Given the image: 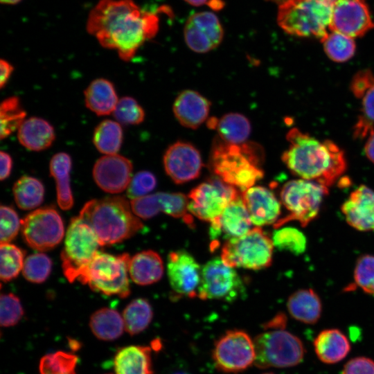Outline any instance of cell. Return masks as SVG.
Returning a JSON list of instances; mask_svg holds the SVG:
<instances>
[{
  "mask_svg": "<svg viewBox=\"0 0 374 374\" xmlns=\"http://www.w3.org/2000/svg\"><path fill=\"white\" fill-rule=\"evenodd\" d=\"M87 32L104 48L117 51L130 61L144 42L159 30V18L143 12L133 0H100L89 12Z\"/></svg>",
  "mask_w": 374,
  "mask_h": 374,
  "instance_id": "obj_1",
  "label": "cell"
},
{
  "mask_svg": "<svg viewBox=\"0 0 374 374\" xmlns=\"http://www.w3.org/2000/svg\"><path fill=\"white\" fill-rule=\"evenodd\" d=\"M286 138L289 147L281 158L293 175L328 188L345 172V154L333 141H321L297 128L291 129Z\"/></svg>",
  "mask_w": 374,
  "mask_h": 374,
  "instance_id": "obj_2",
  "label": "cell"
},
{
  "mask_svg": "<svg viewBox=\"0 0 374 374\" xmlns=\"http://www.w3.org/2000/svg\"><path fill=\"white\" fill-rule=\"evenodd\" d=\"M79 217L93 229L100 246L121 242L143 228L123 196L91 199L83 206Z\"/></svg>",
  "mask_w": 374,
  "mask_h": 374,
  "instance_id": "obj_3",
  "label": "cell"
},
{
  "mask_svg": "<svg viewBox=\"0 0 374 374\" xmlns=\"http://www.w3.org/2000/svg\"><path fill=\"white\" fill-rule=\"evenodd\" d=\"M264 157L262 147L256 143L233 144L217 138L212 145L210 166L215 176L243 192L263 177L260 166Z\"/></svg>",
  "mask_w": 374,
  "mask_h": 374,
  "instance_id": "obj_4",
  "label": "cell"
},
{
  "mask_svg": "<svg viewBox=\"0 0 374 374\" xmlns=\"http://www.w3.org/2000/svg\"><path fill=\"white\" fill-rule=\"evenodd\" d=\"M335 0H287L278 6L277 22L287 34L314 37L327 35Z\"/></svg>",
  "mask_w": 374,
  "mask_h": 374,
  "instance_id": "obj_5",
  "label": "cell"
},
{
  "mask_svg": "<svg viewBox=\"0 0 374 374\" xmlns=\"http://www.w3.org/2000/svg\"><path fill=\"white\" fill-rule=\"evenodd\" d=\"M130 258L126 253L114 256L98 251L80 271L76 280L105 295L125 298L130 294L128 277Z\"/></svg>",
  "mask_w": 374,
  "mask_h": 374,
  "instance_id": "obj_6",
  "label": "cell"
},
{
  "mask_svg": "<svg viewBox=\"0 0 374 374\" xmlns=\"http://www.w3.org/2000/svg\"><path fill=\"white\" fill-rule=\"evenodd\" d=\"M328 188L303 179H292L284 184L280 202L289 214L279 219L274 227L278 229L290 221H297L305 227L318 216Z\"/></svg>",
  "mask_w": 374,
  "mask_h": 374,
  "instance_id": "obj_7",
  "label": "cell"
},
{
  "mask_svg": "<svg viewBox=\"0 0 374 374\" xmlns=\"http://www.w3.org/2000/svg\"><path fill=\"white\" fill-rule=\"evenodd\" d=\"M253 341L254 365L259 368L294 366L303 361L305 353L301 340L284 328L263 332Z\"/></svg>",
  "mask_w": 374,
  "mask_h": 374,
  "instance_id": "obj_8",
  "label": "cell"
},
{
  "mask_svg": "<svg viewBox=\"0 0 374 374\" xmlns=\"http://www.w3.org/2000/svg\"><path fill=\"white\" fill-rule=\"evenodd\" d=\"M273 248L272 239L256 226L244 235L226 240L221 258L231 267L258 270L271 265Z\"/></svg>",
  "mask_w": 374,
  "mask_h": 374,
  "instance_id": "obj_9",
  "label": "cell"
},
{
  "mask_svg": "<svg viewBox=\"0 0 374 374\" xmlns=\"http://www.w3.org/2000/svg\"><path fill=\"white\" fill-rule=\"evenodd\" d=\"M99 246V240L91 226L79 216L73 217L61 253L63 273L70 283L76 280L80 271L98 251Z\"/></svg>",
  "mask_w": 374,
  "mask_h": 374,
  "instance_id": "obj_10",
  "label": "cell"
},
{
  "mask_svg": "<svg viewBox=\"0 0 374 374\" xmlns=\"http://www.w3.org/2000/svg\"><path fill=\"white\" fill-rule=\"evenodd\" d=\"M212 359L215 368L221 372H242L255 363L254 341L244 330H227L215 341Z\"/></svg>",
  "mask_w": 374,
  "mask_h": 374,
  "instance_id": "obj_11",
  "label": "cell"
},
{
  "mask_svg": "<svg viewBox=\"0 0 374 374\" xmlns=\"http://www.w3.org/2000/svg\"><path fill=\"white\" fill-rule=\"evenodd\" d=\"M244 283L236 271L217 257L208 261L201 271L197 296L202 300L233 302L243 296Z\"/></svg>",
  "mask_w": 374,
  "mask_h": 374,
  "instance_id": "obj_12",
  "label": "cell"
},
{
  "mask_svg": "<svg viewBox=\"0 0 374 374\" xmlns=\"http://www.w3.org/2000/svg\"><path fill=\"white\" fill-rule=\"evenodd\" d=\"M239 196L235 187L217 176L212 177L190 190L188 195V210L196 217L211 222Z\"/></svg>",
  "mask_w": 374,
  "mask_h": 374,
  "instance_id": "obj_13",
  "label": "cell"
},
{
  "mask_svg": "<svg viewBox=\"0 0 374 374\" xmlns=\"http://www.w3.org/2000/svg\"><path fill=\"white\" fill-rule=\"evenodd\" d=\"M24 242L38 251L53 249L62 240L64 228L57 211L51 206L33 211L21 220Z\"/></svg>",
  "mask_w": 374,
  "mask_h": 374,
  "instance_id": "obj_14",
  "label": "cell"
},
{
  "mask_svg": "<svg viewBox=\"0 0 374 374\" xmlns=\"http://www.w3.org/2000/svg\"><path fill=\"white\" fill-rule=\"evenodd\" d=\"M374 28L365 0H335L329 29L352 38L362 37Z\"/></svg>",
  "mask_w": 374,
  "mask_h": 374,
  "instance_id": "obj_15",
  "label": "cell"
},
{
  "mask_svg": "<svg viewBox=\"0 0 374 374\" xmlns=\"http://www.w3.org/2000/svg\"><path fill=\"white\" fill-rule=\"evenodd\" d=\"M186 44L193 51L207 53L222 41L224 29L218 17L213 12L203 11L190 15L184 28Z\"/></svg>",
  "mask_w": 374,
  "mask_h": 374,
  "instance_id": "obj_16",
  "label": "cell"
},
{
  "mask_svg": "<svg viewBox=\"0 0 374 374\" xmlns=\"http://www.w3.org/2000/svg\"><path fill=\"white\" fill-rule=\"evenodd\" d=\"M188 199L179 193H156L132 199L130 202L134 213L142 219H150L159 212L174 217L182 218L189 226L193 220L188 210Z\"/></svg>",
  "mask_w": 374,
  "mask_h": 374,
  "instance_id": "obj_17",
  "label": "cell"
},
{
  "mask_svg": "<svg viewBox=\"0 0 374 374\" xmlns=\"http://www.w3.org/2000/svg\"><path fill=\"white\" fill-rule=\"evenodd\" d=\"M201 271L198 262L188 251L177 250L168 254V276L177 299L181 296H197Z\"/></svg>",
  "mask_w": 374,
  "mask_h": 374,
  "instance_id": "obj_18",
  "label": "cell"
},
{
  "mask_svg": "<svg viewBox=\"0 0 374 374\" xmlns=\"http://www.w3.org/2000/svg\"><path fill=\"white\" fill-rule=\"evenodd\" d=\"M163 161L166 172L176 184H184L198 177L203 165L199 150L193 144L184 141L170 145Z\"/></svg>",
  "mask_w": 374,
  "mask_h": 374,
  "instance_id": "obj_19",
  "label": "cell"
},
{
  "mask_svg": "<svg viewBox=\"0 0 374 374\" xmlns=\"http://www.w3.org/2000/svg\"><path fill=\"white\" fill-rule=\"evenodd\" d=\"M133 166L126 157L115 154L99 158L93 168V177L103 190L120 193L127 188L132 178Z\"/></svg>",
  "mask_w": 374,
  "mask_h": 374,
  "instance_id": "obj_20",
  "label": "cell"
},
{
  "mask_svg": "<svg viewBox=\"0 0 374 374\" xmlns=\"http://www.w3.org/2000/svg\"><path fill=\"white\" fill-rule=\"evenodd\" d=\"M210 223L209 235L213 241L221 236L229 240L248 233L252 222L242 195L231 201L222 214Z\"/></svg>",
  "mask_w": 374,
  "mask_h": 374,
  "instance_id": "obj_21",
  "label": "cell"
},
{
  "mask_svg": "<svg viewBox=\"0 0 374 374\" xmlns=\"http://www.w3.org/2000/svg\"><path fill=\"white\" fill-rule=\"evenodd\" d=\"M252 224L260 227L275 224L280 215V203L267 188L252 186L242 192Z\"/></svg>",
  "mask_w": 374,
  "mask_h": 374,
  "instance_id": "obj_22",
  "label": "cell"
},
{
  "mask_svg": "<svg viewBox=\"0 0 374 374\" xmlns=\"http://www.w3.org/2000/svg\"><path fill=\"white\" fill-rule=\"evenodd\" d=\"M341 211L348 224L363 231H374V190L362 185L343 203Z\"/></svg>",
  "mask_w": 374,
  "mask_h": 374,
  "instance_id": "obj_23",
  "label": "cell"
},
{
  "mask_svg": "<svg viewBox=\"0 0 374 374\" xmlns=\"http://www.w3.org/2000/svg\"><path fill=\"white\" fill-rule=\"evenodd\" d=\"M210 107V101L199 93L185 90L176 98L172 109L181 125L196 129L208 118Z\"/></svg>",
  "mask_w": 374,
  "mask_h": 374,
  "instance_id": "obj_24",
  "label": "cell"
},
{
  "mask_svg": "<svg viewBox=\"0 0 374 374\" xmlns=\"http://www.w3.org/2000/svg\"><path fill=\"white\" fill-rule=\"evenodd\" d=\"M113 362L116 374H154L150 346L131 345L121 348Z\"/></svg>",
  "mask_w": 374,
  "mask_h": 374,
  "instance_id": "obj_25",
  "label": "cell"
},
{
  "mask_svg": "<svg viewBox=\"0 0 374 374\" xmlns=\"http://www.w3.org/2000/svg\"><path fill=\"white\" fill-rule=\"evenodd\" d=\"M314 348L321 362L332 364L341 361L350 350L346 336L335 328L320 332L314 341Z\"/></svg>",
  "mask_w": 374,
  "mask_h": 374,
  "instance_id": "obj_26",
  "label": "cell"
},
{
  "mask_svg": "<svg viewBox=\"0 0 374 374\" xmlns=\"http://www.w3.org/2000/svg\"><path fill=\"white\" fill-rule=\"evenodd\" d=\"M19 143L31 151H42L48 148L55 139L53 127L47 121L31 117L25 120L18 129Z\"/></svg>",
  "mask_w": 374,
  "mask_h": 374,
  "instance_id": "obj_27",
  "label": "cell"
},
{
  "mask_svg": "<svg viewBox=\"0 0 374 374\" xmlns=\"http://www.w3.org/2000/svg\"><path fill=\"white\" fill-rule=\"evenodd\" d=\"M163 274V262L156 251H143L130 258L129 275L132 280L137 285L153 284L159 281Z\"/></svg>",
  "mask_w": 374,
  "mask_h": 374,
  "instance_id": "obj_28",
  "label": "cell"
},
{
  "mask_svg": "<svg viewBox=\"0 0 374 374\" xmlns=\"http://www.w3.org/2000/svg\"><path fill=\"white\" fill-rule=\"evenodd\" d=\"M84 95L87 107L98 116L113 113L119 100L114 84L105 78L93 80Z\"/></svg>",
  "mask_w": 374,
  "mask_h": 374,
  "instance_id": "obj_29",
  "label": "cell"
},
{
  "mask_svg": "<svg viewBox=\"0 0 374 374\" xmlns=\"http://www.w3.org/2000/svg\"><path fill=\"white\" fill-rule=\"evenodd\" d=\"M287 307L294 319L306 324L317 323L322 311L321 299L312 289H303L294 292L287 300Z\"/></svg>",
  "mask_w": 374,
  "mask_h": 374,
  "instance_id": "obj_30",
  "label": "cell"
},
{
  "mask_svg": "<svg viewBox=\"0 0 374 374\" xmlns=\"http://www.w3.org/2000/svg\"><path fill=\"white\" fill-rule=\"evenodd\" d=\"M71 166V158L65 152H58L53 155L49 165L51 175L56 184L57 204L64 211L69 210L73 205L70 184Z\"/></svg>",
  "mask_w": 374,
  "mask_h": 374,
  "instance_id": "obj_31",
  "label": "cell"
},
{
  "mask_svg": "<svg viewBox=\"0 0 374 374\" xmlns=\"http://www.w3.org/2000/svg\"><path fill=\"white\" fill-rule=\"evenodd\" d=\"M89 327L94 336L102 341H114L125 330L123 317L109 308L94 312L89 319Z\"/></svg>",
  "mask_w": 374,
  "mask_h": 374,
  "instance_id": "obj_32",
  "label": "cell"
},
{
  "mask_svg": "<svg viewBox=\"0 0 374 374\" xmlns=\"http://www.w3.org/2000/svg\"><path fill=\"white\" fill-rule=\"evenodd\" d=\"M222 140L233 144L247 141L251 130L249 119L239 113H229L217 118L215 128Z\"/></svg>",
  "mask_w": 374,
  "mask_h": 374,
  "instance_id": "obj_33",
  "label": "cell"
},
{
  "mask_svg": "<svg viewBox=\"0 0 374 374\" xmlns=\"http://www.w3.org/2000/svg\"><path fill=\"white\" fill-rule=\"evenodd\" d=\"M12 192L17 205L23 210L34 209L44 200V185L33 177H21L14 184Z\"/></svg>",
  "mask_w": 374,
  "mask_h": 374,
  "instance_id": "obj_34",
  "label": "cell"
},
{
  "mask_svg": "<svg viewBox=\"0 0 374 374\" xmlns=\"http://www.w3.org/2000/svg\"><path fill=\"white\" fill-rule=\"evenodd\" d=\"M123 319L125 330L132 336L144 331L153 317L152 308L149 301L143 298L132 300L124 309Z\"/></svg>",
  "mask_w": 374,
  "mask_h": 374,
  "instance_id": "obj_35",
  "label": "cell"
},
{
  "mask_svg": "<svg viewBox=\"0 0 374 374\" xmlns=\"http://www.w3.org/2000/svg\"><path fill=\"white\" fill-rule=\"evenodd\" d=\"M123 139V132L119 123L104 120L95 128L93 143L101 153L115 154L120 150Z\"/></svg>",
  "mask_w": 374,
  "mask_h": 374,
  "instance_id": "obj_36",
  "label": "cell"
},
{
  "mask_svg": "<svg viewBox=\"0 0 374 374\" xmlns=\"http://www.w3.org/2000/svg\"><path fill=\"white\" fill-rule=\"evenodd\" d=\"M26 112L17 96L3 100L0 106V137L4 139L18 130L25 121Z\"/></svg>",
  "mask_w": 374,
  "mask_h": 374,
  "instance_id": "obj_37",
  "label": "cell"
},
{
  "mask_svg": "<svg viewBox=\"0 0 374 374\" xmlns=\"http://www.w3.org/2000/svg\"><path fill=\"white\" fill-rule=\"evenodd\" d=\"M26 251L10 243L0 245V278L8 282L16 278L23 269Z\"/></svg>",
  "mask_w": 374,
  "mask_h": 374,
  "instance_id": "obj_38",
  "label": "cell"
},
{
  "mask_svg": "<svg viewBox=\"0 0 374 374\" xmlns=\"http://www.w3.org/2000/svg\"><path fill=\"white\" fill-rule=\"evenodd\" d=\"M321 42L327 56L336 62L348 60L356 49L353 38L335 31L328 33Z\"/></svg>",
  "mask_w": 374,
  "mask_h": 374,
  "instance_id": "obj_39",
  "label": "cell"
},
{
  "mask_svg": "<svg viewBox=\"0 0 374 374\" xmlns=\"http://www.w3.org/2000/svg\"><path fill=\"white\" fill-rule=\"evenodd\" d=\"M76 355L57 351L44 355L39 362L40 374H76Z\"/></svg>",
  "mask_w": 374,
  "mask_h": 374,
  "instance_id": "obj_40",
  "label": "cell"
},
{
  "mask_svg": "<svg viewBox=\"0 0 374 374\" xmlns=\"http://www.w3.org/2000/svg\"><path fill=\"white\" fill-rule=\"evenodd\" d=\"M272 242L274 247L279 250L287 251L296 255L303 253L307 244L305 235L294 227H284L275 231Z\"/></svg>",
  "mask_w": 374,
  "mask_h": 374,
  "instance_id": "obj_41",
  "label": "cell"
},
{
  "mask_svg": "<svg viewBox=\"0 0 374 374\" xmlns=\"http://www.w3.org/2000/svg\"><path fill=\"white\" fill-rule=\"evenodd\" d=\"M51 268V258L43 253H36L28 256L25 259L22 274L27 280L41 283L47 279Z\"/></svg>",
  "mask_w": 374,
  "mask_h": 374,
  "instance_id": "obj_42",
  "label": "cell"
},
{
  "mask_svg": "<svg viewBox=\"0 0 374 374\" xmlns=\"http://www.w3.org/2000/svg\"><path fill=\"white\" fill-rule=\"evenodd\" d=\"M113 115L118 123L125 125H139L145 119L143 107L130 96H125L118 100Z\"/></svg>",
  "mask_w": 374,
  "mask_h": 374,
  "instance_id": "obj_43",
  "label": "cell"
},
{
  "mask_svg": "<svg viewBox=\"0 0 374 374\" xmlns=\"http://www.w3.org/2000/svg\"><path fill=\"white\" fill-rule=\"evenodd\" d=\"M354 280L362 291L374 296V256L365 254L357 259Z\"/></svg>",
  "mask_w": 374,
  "mask_h": 374,
  "instance_id": "obj_44",
  "label": "cell"
},
{
  "mask_svg": "<svg viewBox=\"0 0 374 374\" xmlns=\"http://www.w3.org/2000/svg\"><path fill=\"white\" fill-rule=\"evenodd\" d=\"M24 315L19 299L12 293L2 294L0 297V321L3 327L17 325Z\"/></svg>",
  "mask_w": 374,
  "mask_h": 374,
  "instance_id": "obj_45",
  "label": "cell"
},
{
  "mask_svg": "<svg viewBox=\"0 0 374 374\" xmlns=\"http://www.w3.org/2000/svg\"><path fill=\"white\" fill-rule=\"evenodd\" d=\"M0 216L1 243H10L15 238L21 229V220L16 211L8 206H1Z\"/></svg>",
  "mask_w": 374,
  "mask_h": 374,
  "instance_id": "obj_46",
  "label": "cell"
},
{
  "mask_svg": "<svg viewBox=\"0 0 374 374\" xmlns=\"http://www.w3.org/2000/svg\"><path fill=\"white\" fill-rule=\"evenodd\" d=\"M157 186V179L149 171L138 172L132 177L127 188V195L132 199L148 195Z\"/></svg>",
  "mask_w": 374,
  "mask_h": 374,
  "instance_id": "obj_47",
  "label": "cell"
},
{
  "mask_svg": "<svg viewBox=\"0 0 374 374\" xmlns=\"http://www.w3.org/2000/svg\"><path fill=\"white\" fill-rule=\"evenodd\" d=\"M342 374H374V361L366 357L353 358L344 365Z\"/></svg>",
  "mask_w": 374,
  "mask_h": 374,
  "instance_id": "obj_48",
  "label": "cell"
},
{
  "mask_svg": "<svg viewBox=\"0 0 374 374\" xmlns=\"http://www.w3.org/2000/svg\"><path fill=\"white\" fill-rule=\"evenodd\" d=\"M374 80V74L370 69L359 71L350 83V90L357 98H361Z\"/></svg>",
  "mask_w": 374,
  "mask_h": 374,
  "instance_id": "obj_49",
  "label": "cell"
},
{
  "mask_svg": "<svg viewBox=\"0 0 374 374\" xmlns=\"http://www.w3.org/2000/svg\"><path fill=\"white\" fill-rule=\"evenodd\" d=\"M362 100V115L359 117L360 120L370 125L374 124V80L368 89L365 91Z\"/></svg>",
  "mask_w": 374,
  "mask_h": 374,
  "instance_id": "obj_50",
  "label": "cell"
},
{
  "mask_svg": "<svg viewBox=\"0 0 374 374\" xmlns=\"http://www.w3.org/2000/svg\"><path fill=\"white\" fill-rule=\"evenodd\" d=\"M1 172L0 179L1 181L7 179L11 172L12 168V159L10 155L6 152L1 151Z\"/></svg>",
  "mask_w": 374,
  "mask_h": 374,
  "instance_id": "obj_51",
  "label": "cell"
},
{
  "mask_svg": "<svg viewBox=\"0 0 374 374\" xmlns=\"http://www.w3.org/2000/svg\"><path fill=\"white\" fill-rule=\"evenodd\" d=\"M1 76L0 87L3 88L9 80L10 75L14 70L12 65L7 60L1 59L0 62Z\"/></svg>",
  "mask_w": 374,
  "mask_h": 374,
  "instance_id": "obj_52",
  "label": "cell"
},
{
  "mask_svg": "<svg viewBox=\"0 0 374 374\" xmlns=\"http://www.w3.org/2000/svg\"><path fill=\"white\" fill-rule=\"evenodd\" d=\"M364 152L366 157L374 163V130L368 135L364 146Z\"/></svg>",
  "mask_w": 374,
  "mask_h": 374,
  "instance_id": "obj_53",
  "label": "cell"
},
{
  "mask_svg": "<svg viewBox=\"0 0 374 374\" xmlns=\"http://www.w3.org/2000/svg\"><path fill=\"white\" fill-rule=\"evenodd\" d=\"M185 2L194 6H201L207 3L208 0H184Z\"/></svg>",
  "mask_w": 374,
  "mask_h": 374,
  "instance_id": "obj_54",
  "label": "cell"
},
{
  "mask_svg": "<svg viewBox=\"0 0 374 374\" xmlns=\"http://www.w3.org/2000/svg\"><path fill=\"white\" fill-rule=\"evenodd\" d=\"M22 0H0V2L3 4L14 5L19 3Z\"/></svg>",
  "mask_w": 374,
  "mask_h": 374,
  "instance_id": "obj_55",
  "label": "cell"
},
{
  "mask_svg": "<svg viewBox=\"0 0 374 374\" xmlns=\"http://www.w3.org/2000/svg\"><path fill=\"white\" fill-rule=\"evenodd\" d=\"M266 1L275 3L278 4V6H280V4L285 3L287 0H266Z\"/></svg>",
  "mask_w": 374,
  "mask_h": 374,
  "instance_id": "obj_56",
  "label": "cell"
},
{
  "mask_svg": "<svg viewBox=\"0 0 374 374\" xmlns=\"http://www.w3.org/2000/svg\"><path fill=\"white\" fill-rule=\"evenodd\" d=\"M172 374H190V373L185 371H178L174 372Z\"/></svg>",
  "mask_w": 374,
  "mask_h": 374,
  "instance_id": "obj_57",
  "label": "cell"
},
{
  "mask_svg": "<svg viewBox=\"0 0 374 374\" xmlns=\"http://www.w3.org/2000/svg\"><path fill=\"white\" fill-rule=\"evenodd\" d=\"M262 374H274V373H273L271 372H269V373H262Z\"/></svg>",
  "mask_w": 374,
  "mask_h": 374,
  "instance_id": "obj_58",
  "label": "cell"
}]
</instances>
